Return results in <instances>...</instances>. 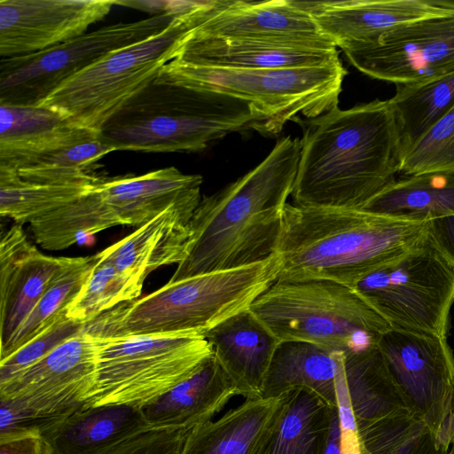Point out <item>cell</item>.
I'll list each match as a JSON object with an SVG mask.
<instances>
[{
  "mask_svg": "<svg viewBox=\"0 0 454 454\" xmlns=\"http://www.w3.org/2000/svg\"><path fill=\"white\" fill-rule=\"evenodd\" d=\"M300 155V139L282 137L253 169L203 196L189 223L186 256L168 282L248 266L276 254Z\"/></svg>",
  "mask_w": 454,
  "mask_h": 454,
  "instance_id": "cell-1",
  "label": "cell"
},
{
  "mask_svg": "<svg viewBox=\"0 0 454 454\" xmlns=\"http://www.w3.org/2000/svg\"><path fill=\"white\" fill-rule=\"evenodd\" d=\"M293 121L302 131L294 205L361 208L397 178L403 153L388 99Z\"/></svg>",
  "mask_w": 454,
  "mask_h": 454,
  "instance_id": "cell-2",
  "label": "cell"
},
{
  "mask_svg": "<svg viewBox=\"0 0 454 454\" xmlns=\"http://www.w3.org/2000/svg\"><path fill=\"white\" fill-rule=\"evenodd\" d=\"M427 223L360 208L287 203L278 279H328L352 287L421 242Z\"/></svg>",
  "mask_w": 454,
  "mask_h": 454,
  "instance_id": "cell-3",
  "label": "cell"
},
{
  "mask_svg": "<svg viewBox=\"0 0 454 454\" xmlns=\"http://www.w3.org/2000/svg\"><path fill=\"white\" fill-rule=\"evenodd\" d=\"M247 130L268 136L265 119L248 102L222 92L153 81L100 133L114 151L189 153Z\"/></svg>",
  "mask_w": 454,
  "mask_h": 454,
  "instance_id": "cell-4",
  "label": "cell"
},
{
  "mask_svg": "<svg viewBox=\"0 0 454 454\" xmlns=\"http://www.w3.org/2000/svg\"><path fill=\"white\" fill-rule=\"evenodd\" d=\"M281 261L270 258L237 269L175 282L121 303L86 324L98 337L195 333L205 334L251 304L278 278Z\"/></svg>",
  "mask_w": 454,
  "mask_h": 454,
  "instance_id": "cell-5",
  "label": "cell"
},
{
  "mask_svg": "<svg viewBox=\"0 0 454 454\" xmlns=\"http://www.w3.org/2000/svg\"><path fill=\"white\" fill-rule=\"evenodd\" d=\"M219 1L173 19L161 31L117 49L78 72L37 105L49 107L86 128L100 131L136 95L157 78L160 69L181 54L194 30Z\"/></svg>",
  "mask_w": 454,
  "mask_h": 454,
  "instance_id": "cell-6",
  "label": "cell"
},
{
  "mask_svg": "<svg viewBox=\"0 0 454 454\" xmlns=\"http://www.w3.org/2000/svg\"><path fill=\"white\" fill-rule=\"evenodd\" d=\"M281 341L345 355L378 348L390 325L356 291L328 279H277L249 307Z\"/></svg>",
  "mask_w": 454,
  "mask_h": 454,
  "instance_id": "cell-7",
  "label": "cell"
},
{
  "mask_svg": "<svg viewBox=\"0 0 454 454\" xmlns=\"http://www.w3.org/2000/svg\"><path fill=\"white\" fill-rule=\"evenodd\" d=\"M347 70L341 61L298 67L233 69L194 65L176 58L156 82L214 90L248 102L265 119L269 135L295 116L315 118L338 106Z\"/></svg>",
  "mask_w": 454,
  "mask_h": 454,
  "instance_id": "cell-8",
  "label": "cell"
},
{
  "mask_svg": "<svg viewBox=\"0 0 454 454\" xmlns=\"http://www.w3.org/2000/svg\"><path fill=\"white\" fill-rule=\"evenodd\" d=\"M94 338L96 376L85 407L141 409L193 375L213 355L206 337L195 333Z\"/></svg>",
  "mask_w": 454,
  "mask_h": 454,
  "instance_id": "cell-9",
  "label": "cell"
},
{
  "mask_svg": "<svg viewBox=\"0 0 454 454\" xmlns=\"http://www.w3.org/2000/svg\"><path fill=\"white\" fill-rule=\"evenodd\" d=\"M392 328L447 339L454 266L426 238L352 286Z\"/></svg>",
  "mask_w": 454,
  "mask_h": 454,
  "instance_id": "cell-10",
  "label": "cell"
},
{
  "mask_svg": "<svg viewBox=\"0 0 454 454\" xmlns=\"http://www.w3.org/2000/svg\"><path fill=\"white\" fill-rule=\"evenodd\" d=\"M176 17L153 15L85 33L46 50L3 58L0 103L37 105L62 82L105 55L164 29Z\"/></svg>",
  "mask_w": 454,
  "mask_h": 454,
  "instance_id": "cell-11",
  "label": "cell"
},
{
  "mask_svg": "<svg viewBox=\"0 0 454 454\" xmlns=\"http://www.w3.org/2000/svg\"><path fill=\"white\" fill-rule=\"evenodd\" d=\"M378 348L411 411L437 435L454 406V355L447 339L390 328Z\"/></svg>",
  "mask_w": 454,
  "mask_h": 454,
  "instance_id": "cell-12",
  "label": "cell"
},
{
  "mask_svg": "<svg viewBox=\"0 0 454 454\" xmlns=\"http://www.w3.org/2000/svg\"><path fill=\"white\" fill-rule=\"evenodd\" d=\"M361 73L396 84L454 73V12L415 20L385 33L372 45L343 51Z\"/></svg>",
  "mask_w": 454,
  "mask_h": 454,
  "instance_id": "cell-13",
  "label": "cell"
},
{
  "mask_svg": "<svg viewBox=\"0 0 454 454\" xmlns=\"http://www.w3.org/2000/svg\"><path fill=\"white\" fill-rule=\"evenodd\" d=\"M96 341L85 328L0 385V396L39 413L65 416L83 404L95 381Z\"/></svg>",
  "mask_w": 454,
  "mask_h": 454,
  "instance_id": "cell-14",
  "label": "cell"
},
{
  "mask_svg": "<svg viewBox=\"0 0 454 454\" xmlns=\"http://www.w3.org/2000/svg\"><path fill=\"white\" fill-rule=\"evenodd\" d=\"M116 0H0V56L38 52L87 33Z\"/></svg>",
  "mask_w": 454,
  "mask_h": 454,
  "instance_id": "cell-15",
  "label": "cell"
},
{
  "mask_svg": "<svg viewBox=\"0 0 454 454\" xmlns=\"http://www.w3.org/2000/svg\"><path fill=\"white\" fill-rule=\"evenodd\" d=\"M203 178L168 167L136 176L100 179L92 188L99 231L117 225L140 227L176 204H199Z\"/></svg>",
  "mask_w": 454,
  "mask_h": 454,
  "instance_id": "cell-16",
  "label": "cell"
},
{
  "mask_svg": "<svg viewBox=\"0 0 454 454\" xmlns=\"http://www.w3.org/2000/svg\"><path fill=\"white\" fill-rule=\"evenodd\" d=\"M192 36L284 42L337 49L321 33L311 15L294 0H224Z\"/></svg>",
  "mask_w": 454,
  "mask_h": 454,
  "instance_id": "cell-17",
  "label": "cell"
},
{
  "mask_svg": "<svg viewBox=\"0 0 454 454\" xmlns=\"http://www.w3.org/2000/svg\"><path fill=\"white\" fill-rule=\"evenodd\" d=\"M297 2L342 51L375 44L385 33L403 24L454 12L430 0Z\"/></svg>",
  "mask_w": 454,
  "mask_h": 454,
  "instance_id": "cell-18",
  "label": "cell"
},
{
  "mask_svg": "<svg viewBox=\"0 0 454 454\" xmlns=\"http://www.w3.org/2000/svg\"><path fill=\"white\" fill-rule=\"evenodd\" d=\"M63 257L41 253L20 224L3 231L0 241V337L4 348L39 301Z\"/></svg>",
  "mask_w": 454,
  "mask_h": 454,
  "instance_id": "cell-19",
  "label": "cell"
},
{
  "mask_svg": "<svg viewBox=\"0 0 454 454\" xmlns=\"http://www.w3.org/2000/svg\"><path fill=\"white\" fill-rule=\"evenodd\" d=\"M199 204H176L134 232L96 254L98 261L145 281L159 267L179 264L186 256L189 223Z\"/></svg>",
  "mask_w": 454,
  "mask_h": 454,
  "instance_id": "cell-20",
  "label": "cell"
},
{
  "mask_svg": "<svg viewBox=\"0 0 454 454\" xmlns=\"http://www.w3.org/2000/svg\"><path fill=\"white\" fill-rule=\"evenodd\" d=\"M177 58L194 65L233 69L298 67L340 61L337 49L326 50L284 42L192 35Z\"/></svg>",
  "mask_w": 454,
  "mask_h": 454,
  "instance_id": "cell-21",
  "label": "cell"
},
{
  "mask_svg": "<svg viewBox=\"0 0 454 454\" xmlns=\"http://www.w3.org/2000/svg\"><path fill=\"white\" fill-rule=\"evenodd\" d=\"M98 132L43 106L0 103V166L18 169L39 155Z\"/></svg>",
  "mask_w": 454,
  "mask_h": 454,
  "instance_id": "cell-22",
  "label": "cell"
},
{
  "mask_svg": "<svg viewBox=\"0 0 454 454\" xmlns=\"http://www.w3.org/2000/svg\"><path fill=\"white\" fill-rule=\"evenodd\" d=\"M235 395H240L237 385L213 354L193 375L141 410L149 428L190 431Z\"/></svg>",
  "mask_w": 454,
  "mask_h": 454,
  "instance_id": "cell-23",
  "label": "cell"
},
{
  "mask_svg": "<svg viewBox=\"0 0 454 454\" xmlns=\"http://www.w3.org/2000/svg\"><path fill=\"white\" fill-rule=\"evenodd\" d=\"M147 428L138 407L81 405L44 431L41 438L45 454H108Z\"/></svg>",
  "mask_w": 454,
  "mask_h": 454,
  "instance_id": "cell-24",
  "label": "cell"
},
{
  "mask_svg": "<svg viewBox=\"0 0 454 454\" xmlns=\"http://www.w3.org/2000/svg\"><path fill=\"white\" fill-rule=\"evenodd\" d=\"M213 354L237 385L240 395L260 397L279 340L247 309L207 332Z\"/></svg>",
  "mask_w": 454,
  "mask_h": 454,
  "instance_id": "cell-25",
  "label": "cell"
},
{
  "mask_svg": "<svg viewBox=\"0 0 454 454\" xmlns=\"http://www.w3.org/2000/svg\"><path fill=\"white\" fill-rule=\"evenodd\" d=\"M333 411L306 388L289 390L254 454H325Z\"/></svg>",
  "mask_w": 454,
  "mask_h": 454,
  "instance_id": "cell-26",
  "label": "cell"
},
{
  "mask_svg": "<svg viewBox=\"0 0 454 454\" xmlns=\"http://www.w3.org/2000/svg\"><path fill=\"white\" fill-rule=\"evenodd\" d=\"M282 401L247 397L216 420L191 429L181 454H254L273 423Z\"/></svg>",
  "mask_w": 454,
  "mask_h": 454,
  "instance_id": "cell-27",
  "label": "cell"
},
{
  "mask_svg": "<svg viewBox=\"0 0 454 454\" xmlns=\"http://www.w3.org/2000/svg\"><path fill=\"white\" fill-rule=\"evenodd\" d=\"M338 353L304 341L279 342L260 397L278 398L293 388L302 387L336 408Z\"/></svg>",
  "mask_w": 454,
  "mask_h": 454,
  "instance_id": "cell-28",
  "label": "cell"
},
{
  "mask_svg": "<svg viewBox=\"0 0 454 454\" xmlns=\"http://www.w3.org/2000/svg\"><path fill=\"white\" fill-rule=\"evenodd\" d=\"M342 368L359 429L385 418L412 412L379 348L343 354Z\"/></svg>",
  "mask_w": 454,
  "mask_h": 454,
  "instance_id": "cell-29",
  "label": "cell"
},
{
  "mask_svg": "<svg viewBox=\"0 0 454 454\" xmlns=\"http://www.w3.org/2000/svg\"><path fill=\"white\" fill-rule=\"evenodd\" d=\"M360 209L394 218L425 222L454 215V173L401 176Z\"/></svg>",
  "mask_w": 454,
  "mask_h": 454,
  "instance_id": "cell-30",
  "label": "cell"
},
{
  "mask_svg": "<svg viewBox=\"0 0 454 454\" xmlns=\"http://www.w3.org/2000/svg\"><path fill=\"white\" fill-rule=\"evenodd\" d=\"M388 101L403 157L454 106V73L423 82L396 84Z\"/></svg>",
  "mask_w": 454,
  "mask_h": 454,
  "instance_id": "cell-31",
  "label": "cell"
},
{
  "mask_svg": "<svg viewBox=\"0 0 454 454\" xmlns=\"http://www.w3.org/2000/svg\"><path fill=\"white\" fill-rule=\"evenodd\" d=\"M97 256L63 257L59 270L37 304L9 342L0 350V360L11 356L37 337L64 314L90 278Z\"/></svg>",
  "mask_w": 454,
  "mask_h": 454,
  "instance_id": "cell-32",
  "label": "cell"
},
{
  "mask_svg": "<svg viewBox=\"0 0 454 454\" xmlns=\"http://www.w3.org/2000/svg\"><path fill=\"white\" fill-rule=\"evenodd\" d=\"M99 180L67 184H39L26 181L15 169L0 166L1 216L12 218L20 225L30 223L76 200Z\"/></svg>",
  "mask_w": 454,
  "mask_h": 454,
  "instance_id": "cell-33",
  "label": "cell"
},
{
  "mask_svg": "<svg viewBox=\"0 0 454 454\" xmlns=\"http://www.w3.org/2000/svg\"><path fill=\"white\" fill-rule=\"evenodd\" d=\"M114 151L98 132L90 137L39 155L15 169L26 181L39 184H76L100 178L93 168L104 156Z\"/></svg>",
  "mask_w": 454,
  "mask_h": 454,
  "instance_id": "cell-34",
  "label": "cell"
},
{
  "mask_svg": "<svg viewBox=\"0 0 454 454\" xmlns=\"http://www.w3.org/2000/svg\"><path fill=\"white\" fill-rule=\"evenodd\" d=\"M143 285L144 281L136 276L97 258L90 278L67 306V316L87 324L121 303L136 300Z\"/></svg>",
  "mask_w": 454,
  "mask_h": 454,
  "instance_id": "cell-35",
  "label": "cell"
},
{
  "mask_svg": "<svg viewBox=\"0 0 454 454\" xmlns=\"http://www.w3.org/2000/svg\"><path fill=\"white\" fill-rule=\"evenodd\" d=\"M361 434L369 454H448L450 448L413 413L380 421Z\"/></svg>",
  "mask_w": 454,
  "mask_h": 454,
  "instance_id": "cell-36",
  "label": "cell"
},
{
  "mask_svg": "<svg viewBox=\"0 0 454 454\" xmlns=\"http://www.w3.org/2000/svg\"><path fill=\"white\" fill-rule=\"evenodd\" d=\"M454 173V106L403 154L402 176Z\"/></svg>",
  "mask_w": 454,
  "mask_h": 454,
  "instance_id": "cell-37",
  "label": "cell"
},
{
  "mask_svg": "<svg viewBox=\"0 0 454 454\" xmlns=\"http://www.w3.org/2000/svg\"><path fill=\"white\" fill-rule=\"evenodd\" d=\"M86 324L64 314L37 337L11 356L0 360V385L35 364L60 344L80 333Z\"/></svg>",
  "mask_w": 454,
  "mask_h": 454,
  "instance_id": "cell-38",
  "label": "cell"
},
{
  "mask_svg": "<svg viewBox=\"0 0 454 454\" xmlns=\"http://www.w3.org/2000/svg\"><path fill=\"white\" fill-rule=\"evenodd\" d=\"M66 416L42 414L14 399L0 396V442L32 434L41 436Z\"/></svg>",
  "mask_w": 454,
  "mask_h": 454,
  "instance_id": "cell-39",
  "label": "cell"
},
{
  "mask_svg": "<svg viewBox=\"0 0 454 454\" xmlns=\"http://www.w3.org/2000/svg\"><path fill=\"white\" fill-rule=\"evenodd\" d=\"M188 432L147 428L127 439L108 454H181Z\"/></svg>",
  "mask_w": 454,
  "mask_h": 454,
  "instance_id": "cell-40",
  "label": "cell"
},
{
  "mask_svg": "<svg viewBox=\"0 0 454 454\" xmlns=\"http://www.w3.org/2000/svg\"><path fill=\"white\" fill-rule=\"evenodd\" d=\"M342 356L343 353L339 352L336 375L337 411L341 452L342 454H369L352 411L343 375Z\"/></svg>",
  "mask_w": 454,
  "mask_h": 454,
  "instance_id": "cell-41",
  "label": "cell"
},
{
  "mask_svg": "<svg viewBox=\"0 0 454 454\" xmlns=\"http://www.w3.org/2000/svg\"><path fill=\"white\" fill-rule=\"evenodd\" d=\"M207 1H117L123 5L157 14L178 17L196 12L206 4Z\"/></svg>",
  "mask_w": 454,
  "mask_h": 454,
  "instance_id": "cell-42",
  "label": "cell"
},
{
  "mask_svg": "<svg viewBox=\"0 0 454 454\" xmlns=\"http://www.w3.org/2000/svg\"><path fill=\"white\" fill-rule=\"evenodd\" d=\"M427 235L438 251L454 266V215L427 222Z\"/></svg>",
  "mask_w": 454,
  "mask_h": 454,
  "instance_id": "cell-43",
  "label": "cell"
},
{
  "mask_svg": "<svg viewBox=\"0 0 454 454\" xmlns=\"http://www.w3.org/2000/svg\"><path fill=\"white\" fill-rule=\"evenodd\" d=\"M0 454H45L40 435L32 434L0 442Z\"/></svg>",
  "mask_w": 454,
  "mask_h": 454,
  "instance_id": "cell-44",
  "label": "cell"
},
{
  "mask_svg": "<svg viewBox=\"0 0 454 454\" xmlns=\"http://www.w3.org/2000/svg\"><path fill=\"white\" fill-rule=\"evenodd\" d=\"M325 454H342L337 407L333 411L332 428Z\"/></svg>",
  "mask_w": 454,
  "mask_h": 454,
  "instance_id": "cell-45",
  "label": "cell"
},
{
  "mask_svg": "<svg viewBox=\"0 0 454 454\" xmlns=\"http://www.w3.org/2000/svg\"><path fill=\"white\" fill-rule=\"evenodd\" d=\"M430 2L437 6L454 9V0H430Z\"/></svg>",
  "mask_w": 454,
  "mask_h": 454,
  "instance_id": "cell-46",
  "label": "cell"
},
{
  "mask_svg": "<svg viewBox=\"0 0 454 454\" xmlns=\"http://www.w3.org/2000/svg\"><path fill=\"white\" fill-rule=\"evenodd\" d=\"M448 454H454V439L452 441V443H451V446L449 450V453Z\"/></svg>",
  "mask_w": 454,
  "mask_h": 454,
  "instance_id": "cell-47",
  "label": "cell"
}]
</instances>
